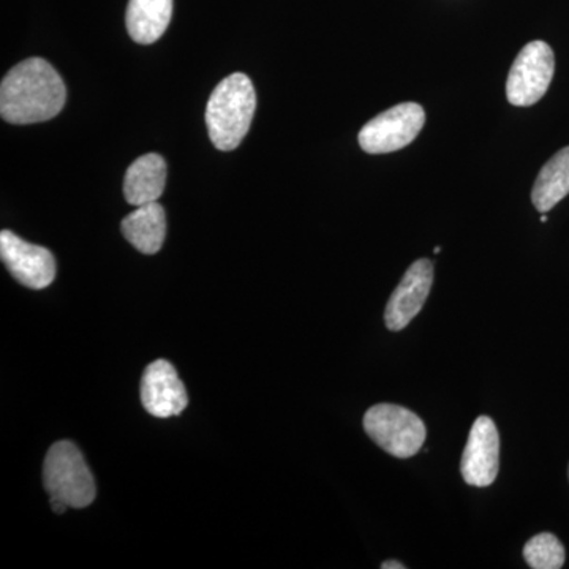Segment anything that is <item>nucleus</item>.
Returning <instances> with one entry per match:
<instances>
[{"label": "nucleus", "mask_w": 569, "mask_h": 569, "mask_svg": "<svg viewBox=\"0 0 569 569\" xmlns=\"http://www.w3.org/2000/svg\"><path fill=\"white\" fill-rule=\"evenodd\" d=\"M440 252H441L440 247H436V249H433V253H440Z\"/></svg>", "instance_id": "obj_18"}, {"label": "nucleus", "mask_w": 569, "mask_h": 569, "mask_svg": "<svg viewBox=\"0 0 569 569\" xmlns=\"http://www.w3.org/2000/svg\"><path fill=\"white\" fill-rule=\"evenodd\" d=\"M381 569H406V565L400 563V561L389 560L381 565Z\"/></svg>", "instance_id": "obj_16"}, {"label": "nucleus", "mask_w": 569, "mask_h": 569, "mask_svg": "<svg viewBox=\"0 0 569 569\" xmlns=\"http://www.w3.org/2000/svg\"><path fill=\"white\" fill-rule=\"evenodd\" d=\"M568 475H569V468H568Z\"/></svg>", "instance_id": "obj_19"}, {"label": "nucleus", "mask_w": 569, "mask_h": 569, "mask_svg": "<svg viewBox=\"0 0 569 569\" xmlns=\"http://www.w3.org/2000/svg\"><path fill=\"white\" fill-rule=\"evenodd\" d=\"M43 482L50 497L69 508H86L96 500L92 471L71 441L52 445L44 459Z\"/></svg>", "instance_id": "obj_3"}, {"label": "nucleus", "mask_w": 569, "mask_h": 569, "mask_svg": "<svg viewBox=\"0 0 569 569\" xmlns=\"http://www.w3.org/2000/svg\"><path fill=\"white\" fill-rule=\"evenodd\" d=\"M523 559L533 569H560L567 559L563 545L552 533L537 535L523 548Z\"/></svg>", "instance_id": "obj_15"}, {"label": "nucleus", "mask_w": 569, "mask_h": 569, "mask_svg": "<svg viewBox=\"0 0 569 569\" xmlns=\"http://www.w3.org/2000/svg\"><path fill=\"white\" fill-rule=\"evenodd\" d=\"M122 233L127 241L141 253L153 254L162 249L167 236L164 209L156 203L138 206L122 220Z\"/></svg>", "instance_id": "obj_12"}, {"label": "nucleus", "mask_w": 569, "mask_h": 569, "mask_svg": "<svg viewBox=\"0 0 569 569\" xmlns=\"http://www.w3.org/2000/svg\"><path fill=\"white\" fill-rule=\"evenodd\" d=\"M167 183V162L159 153L138 157L123 179L127 203L134 206L156 203L162 197Z\"/></svg>", "instance_id": "obj_11"}, {"label": "nucleus", "mask_w": 569, "mask_h": 569, "mask_svg": "<svg viewBox=\"0 0 569 569\" xmlns=\"http://www.w3.org/2000/svg\"><path fill=\"white\" fill-rule=\"evenodd\" d=\"M569 193V146L557 152L539 171L531 201L539 212H549Z\"/></svg>", "instance_id": "obj_14"}, {"label": "nucleus", "mask_w": 569, "mask_h": 569, "mask_svg": "<svg viewBox=\"0 0 569 569\" xmlns=\"http://www.w3.org/2000/svg\"><path fill=\"white\" fill-rule=\"evenodd\" d=\"M0 258L10 274L32 290H43L54 280V254L44 247L26 242L9 230L0 233Z\"/></svg>", "instance_id": "obj_7"}, {"label": "nucleus", "mask_w": 569, "mask_h": 569, "mask_svg": "<svg viewBox=\"0 0 569 569\" xmlns=\"http://www.w3.org/2000/svg\"><path fill=\"white\" fill-rule=\"evenodd\" d=\"M556 73V56L546 41L535 40L522 48L512 62L507 81L508 102L531 107L548 92Z\"/></svg>", "instance_id": "obj_5"}, {"label": "nucleus", "mask_w": 569, "mask_h": 569, "mask_svg": "<svg viewBox=\"0 0 569 569\" xmlns=\"http://www.w3.org/2000/svg\"><path fill=\"white\" fill-rule=\"evenodd\" d=\"M426 123L421 104L407 102L376 116L359 132V146L367 153H389L417 140Z\"/></svg>", "instance_id": "obj_6"}, {"label": "nucleus", "mask_w": 569, "mask_h": 569, "mask_svg": "<svg viewBox=\"0 0 569 569\" xmlns=\"http://www.w3.org/2000/svg\"><path fill=\"white\" fill-rule=\"evenodd\" d=\"M66 100L62 78L41 58L18 63L0 84V114L17 126L50 121L62 111Z\"/></svg>", "instance_id": "obj_1"}, {"label": "nucleus", "mask_w": 569, "mask_h": 569, "mask_svg": "<svg viewBox=\"0 0 569 569\" xmlns=\"http://www.w3.org/2000/svg\"><path fill=\"white\" fill-rule=\"evenodd\" d=\"M141 402L149 415L156 418L178 417L189 403L186 387L178 372L164 359L153 361L141 380Z\"/></svg>", "instance_id": "obj_10"}, {"label": "nucleus", "mask_w": 569, "mask_h": 569, "mask_svg": "<svg viewBox=\"0 0 569 569\" xmlns=\"http://www.w3.org/2000/svg\"><path fill=\"white\" fill-rule=\"evenodd\" d=\"M367 436L399 459H410L425 445L427 429L422 419L413 411L391 403L369 408L365 417Z\"/></svg>", "instance_id": "obj_4"}, {"label": "nucleus", "mask_w": 569, "mask_h": 569, "mask_svg": "<svg viewBox=\"0 0 569 569\" xmlns=\"http://www.w3.org/2000/svg\"><path fill=\"white\" fill-rule=\"evenodd\" d=\"M173 17V0H130L126 24L129 36L140 44L160 39Z\"/></svg>", "instance_id": "obj_13"}, {"label": "nucleus", "mask_w": 569, "mask_h": 569, "mask_svg": "<svg viewBox=\"0 0 569 569\" xmlns=\"http://www.w3.org/2000/svg\"><path fill=\"white\" fill-rule=\"evenodd\" d=\"M257 110V93L244 73H233L219 82L206 107V123L219 151H233L244 140Z\"/></svg>", "instance_id": "obj_2"}, {"label": "nucleus", "mask_w": 569, "mask_h": 569, "mask_svg": "<svg viewBox=\"0 0 569 569\" xmlns=\"http://www.w3.org/2000/svg\"><path fill=\"white\" fill-rule=\"evenodd\" d=\"M541 222H542V223H546V222H548V217H546V216H542V217H541Z\"/></svg>", "instance_id": "obj_17"}, {"label": "nucleus", "mask_w": 569, "mask_h": 569, "mask_svg": "<svg viewBox=\"0 0 569 569\" xmlns=\"http://www.w3.org/2000/svg\"><path fill=\"white\" fill-rule=\"evenodd\" d=\"M500 463V437L496 422L489 417H479L471 426L466 449H463V481L473 488H488L496 481Z\"/></svg>", "instance_id": "obj_8"}, {"label": "nucleus", "mask_w": 569, "mask_h": 569, "mask_svg": "<svg viewBox=\"0 0 569 569\" xmlns=\"http://www.w3.org/2000/svg\"><path fill=\"white\" fill-rule=\"evenodd\" d=\"M433 283L432 261H415L389 298L385 323L389 331H402L421 312Z\"/></svg>", "instance_id": "obj_9"}]
</instances>
